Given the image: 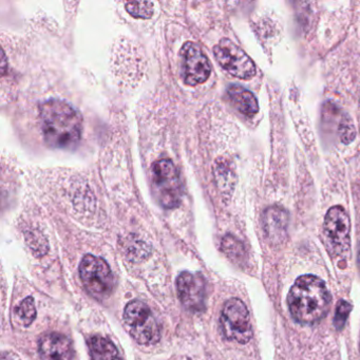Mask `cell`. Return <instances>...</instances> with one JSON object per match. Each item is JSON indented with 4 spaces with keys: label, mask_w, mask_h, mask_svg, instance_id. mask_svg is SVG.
<instances>
[{
    "label": "cell",
    "mask_w": 360,
    "mask_h": 360,
    "mask_svg": "<svg viewBox=\"0 0 360 360\" xmlns=\"http://www.w3.org/2000/svg\"><path fill=\"white\" fill-rule=\"evenodd\" d=\"M179 298L182 304L193 313H201L206 307L205 279L199 274L184 271L176 279Z\"/></svg>",
    "instance_id": "30bf717a"
},
{
    "label": "cell",
    "mask_w": 360,
    "mask_h": 360,
    "mask_svg": "<svg viewBox=\"0 0 360 360\" xmlns=\"http://www.w3.org/2000/svg\"><path fill=\"white\" fill-rule=\"evenodd\" d=\"M79 277L86 290L96 298H106L115 288V278L108 263L94 255H86L81 261Z\"/></svg>",
    "instance_id": "8992f818"
},
{
    "label": "cell",
    "mask_w": 360,
    "mask_h": 360,
    "mask_svg": "<svg viewBox=\"0 0 360 360\" xmlns=\"http://www.w3.org/2000/svg\"><path fill=\"white\" fill-rule=\"evenodd\" d=\"M214 54L219 65L233 77L250 79L256 75V66L252 58L229 39H221L214 46Z\"/></svg>",
    "instance_id": "ba28073f"
},
{
    "label": "cell",
    "mask_w": 360,
    "mask_h": 360,
    "mask_svg": "<svg viewBox=\"0 0 360 360\" xmlns=\"http://www.w3.org/2000/svg\"><path fill=\"white\" fill-rule=\"evenodd\" d=\"M181 68L184 83L189 86L205 83L212 72L210 60L197 44H185L181 50Z\"/></svg>",
    "instance_id": "9c48e42d"
},
{
    "label": "cell",
    "mask_w": 360,
    "mask_h": 360,
    "mask_svg": "<svg viewBox=\"0 0 360 360\" xmlns=\"http://www.w3.org/2000/svg\"><path fill=\"white\" fill-rule=\"evenodd\" d=\"M214 178L221 193L231 195L235 188L236 174L233 165L227 160L220 159L214 166Z\"/></svg>",
    "instance_id": "9a60e30c"
},
{
    "label": "cell",
    "mask_w": 360,
    "mask_h": 360,
    "mask_svg": "<svg viewBox=\"0 0 360 360\" xmlns=\"http://www.w3.org/2000/svg\"><path fill=\"white\" fill-rule=\"evenodd\" d=\"M124 322L132 338L143 345H155L160 340V328L146 303L132 300L126 305Z\"/></svg>",
    "instance_id": "277c9868"
},
{
    "label": "cell",
    "mask_w": 360,
    "mask_h": 360,
    "mask_svg": "<svg viewBox=\"0 0 360 360\" xmlns=\"http://www.w3.org/2000/svg\"><path fill=\"white\" fill-rule=\"evenodd\" d=\"M39 119L46 143L52 148L72 149L83 134L79 111L62 100L46 101L39 107Z\"/></svg>",
    "instance_id": "6da1fadb"
},
{
    "label": "cell",
    "mask_w": 360,
    "mask_h": 360,
    "mask_svg": "<svg viewBox=\"0 0 360 360\" xmlns=\"http://www.w3.org/2000/svg\"><path fill=\"white\" fill-rule=\"evenodd\" d=\"M351 311V305L347 301H339L336 307V315H335L334 324L338 330H341L349 317Z\"/></svg>",
    "instance_id": "d6986e66"
},
{
    "label": "cell",
    "mask_w": 360,
    "mask_h": 360,
    "mask_svg": "<svg viewBox=\"0 0 360 360\" xmlns=\"http://www.w3.org/2000/svg\"><path fill=\"white\" fill-rule=\"evenodd\" d=\"M39 352L43 360H72L73 345L70 339L60 333H49L39 339Z\"/></svg>",
    "instance_id": "8fae6325"
},
{
    "label": "cell",
    "mask_w": 360,
    "mask_h": 360,
    "mask_svg": "<svg viewBox=\"0 0 360 360\" xmlns=\"http://www.w3.org/2000/svg\"><path fill=\"white\" fill-rule=\"evenodd\" d=\"M151 183L153 195L162 207H178L182 199V184L178 169L170 160L162 159L153 164Z\"/></svg>",
    "instance_id": "3957f363"
},
{
    "label": "cell",
    "mask_w": 360,
    "mask_h": 360,
    "mask_svg": "<svg viewBox=\"0 0 360 360\" xmlns=\"http://www.w3.org/2000/svg\"><path fill=\"white\" fill-rule=\"evenodd\" d=\"M292 318L303 324H314L323 319L330 304V295L326 283L316 276L299 277L288 296Z\"/></svg>",
    "instance_id": "7a4b0ae2"
},
{
    "label": "cell",
    "mask_w": 360,
    "mask_h": 360,
    "mask_svg": "<svg viewBox=\"0 0 360 360\" xmlns=\"http://www.w3.org/2000/svg\"><path fill=\"white\" fill-rule=\"evenodd\" d=\"M88 347L92 360H123L117 347L105 337L94 336L88 339Z\"/></svg>",
    "instance_id": "5bb4252c"
},
{
    "label": "cell",
    "mask_w": 360,
    "mask_h": 360,
    "mask_svg": "<svg viewBox=\"0 0 360 360\" xmlns=\"http://www.w3.org/2000/svg\"><path fill=\"white\" fill-rule=\"evenodd\" d=\"M324 240L335 258L345 259L351 246V222L341 206H333L326 212L323 224Z\"/></svg>",
    "instance_id": "5b68a950"
},
{
    "label": "cell",
    "mask_w": 360,
    "mask_h": 360,
    "mask_svg": "<svg viewBox=\"0 0 360 360\" xmlns=\"http://www.w3.org/2000/svg\"><path fill=\"white\" fill-rule=\"evenodd\" d=\"M16 314L24 326H31L37 318L34 299L32 297H27L26 299H24L16 309Z\"/></svg>",
    "instance_id": "2e32d148"
},
{
    "label": "cell",
    "mask_w": 360,
    "mask_h": 360,
    "mask_svg": "<svg viewBox=\"0 0 360 360\" xmlns=\"http://www.w3.org/2000/svg\"><path fill=\"white\" fill-rule=\"evenodd\" d=\"M338 134L345 144H349L355 139V127L349 117H342L341 120L340 124H339Z\"/></svg>",
    "instance_id": "ac0fdd59"
},
{
    "label": "cell",
    "mask_w": 360,
    "mask_h": 360,
    "mask_svg": "<svg viewBox=\"0 0 360 360\" xmlns=\"http://www.w3.org/2000/svg\"><path fill=\"white\" fill-rule=\"evenodd\" d=\"M357 262H358V269H359V271H360V246H359V250H358Z\"/></svg>",
    "instance_id": "44dd1931"
},
{
    "label": "cell",
    "mask_w": 360,
    "mask_h": 360,
    "mask_svg": "<svg viewBox=\"0 0 360 360\" xmlns=\"http://www.w3.org/2000/svg\"><path fill=\"white\" fill-rule=\"evenodd\" d=\"M233 106L245 115H254L259 111L258 101L254 94L239 85H231L227 90Z\"/></svg>",
    "instance_id": "4fadbf2b"
},
{
    "label": "cell",
    "mask_w": 360,
    "mask_h": 360,
    "mask_svg": "<svg viewBox=\"0 0 360 360\" xmlns=\"http://www.w3.org/2000/svg\"><path fill=\"white\" fill-rule=\"evenodd\" d=\"M222 248L223 250L226 252L229 256L240 257L243 254V246L233 236H226L223 239Z\"/></svg>",
    "instance_id": "ffe728a7"
},
{
    "label": "cell",
    "mask_w": 360,
    "mask_h": 360,
    "mask_svg": "<svg viewBox=\"0 0 360 360\" xmlns=\"http://www.w3.org/2000/svg\"><path fill=\"white\" fill-rule=\"evenodd\" d=\"M290 217L281 206H269L263 214L262 223L265 236L273 244H279L285 239Z\"/></svg>",
    "instance_id": "7c38bea8"
},
{
    "label": "cell",
    "mask_w": 360,
    "mask_h": 360,
    "mask_svg": "<svg viewBox=\"0 0 360 360\" xmlns=\"http://www.w3.org/2000/svg\"><path fill=\"white\" fill-rule=\"evenodd\" d=\"M126 10L136 18H150L153 14V5L150 1H136L126 4Z\"/></svg>",
    "instance_id": "e0dca14e"
},
{
    "label": "cell",
    "mask_w": 360,
    "mask_h": 360,
    "mask_svg": "<svg viewBox=\"0 0 360 360\" xmlns=\"http://www.w3.org/2000/svg\"><path fill=\"white\" fill-rule=\"evenodd\" d=\"M220 322L224 336L229 340L248 343L252 339L250 313L243 301L240 299H229L225 303L221 313Z\"/></svg>",
    "instance_id": "52a82bcc"
}]
</instances>
